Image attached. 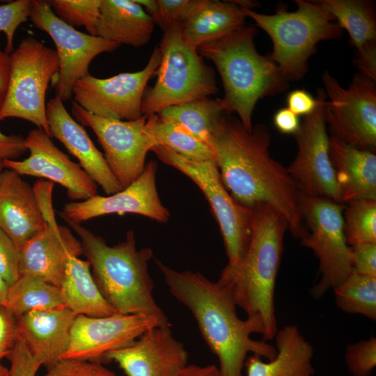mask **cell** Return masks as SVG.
Returning <instances> with one entry per match:
<instances>
[{
	"label": "cell",
	"instance_id": "15",
	"mask_svg": "<svg viewBox=\"0 0 376 376\" xmlns=\"http://www.w3.org/2000/svg\"><path fill=\"white\" fill-rule=\"evenodd\" d=\"M161 61L156 46L141 70L120 73L109 78H96L89 73L74 86L75 102L86 111L104 118L133 120L141 117L146 86Z\"/></svg>",
	"mask_w": 376,
	"mask_h": 376
},
{
	"label": "cell",
	"instance_id": "48",
	"mask_svg": "<svg viewBox=\"0 0 376 376\" xmlns=\"http://www.w3.org/2000/svg\"><path fill=\"white\" fill-rule=\"evenodd\" d=\"M10 72V55L0 49V109L5 100Z\"/></svg>",
	"mask_w": 376,
	"mask_h": 376
},
{
	"label": "cell",
	"instance_id": "10",
	"mask_svg": "<svg viewBox=\"0 0 376 376\" xmlns=\"http://www.w3.org/2000/svg\"><path fill=\"white\" fill-rule=\"evenodd\" d=\"M345 206L331 200L301 195L300 210L306 223L301 244L319 260L318 281L310 289L315 299L343 283L352 272L351 248L343 223Z\"/></svg>",
	"mask_w": 376,
	"mask_h": 376
},
{
	"label": "cell",
	"instance_id": "43",
	"mask_svg": "<svg viewBox=\"0 0 376 376\" xmlns=\"http://www.w3.org/2000/svg\"><path fill=\"white\" fill-rule=\"evenodd\" d=\"M54 185L52 182L42 179L37 180L33 186L40 212L47 226L58 224L52 203Z\"/></svg>",
	"mask_w": 376,
	"mask_h": 376
},
{
	"label": "cell",
	"instance_id": "46",
	"mask_svg": "<svg viewBox=\"0 0 376 376\" xmlns=\"http://www.w3.org/2000/svg\"><path fill=\"white\" fill-rule=\"evenodd\" d=\"M22 135H6L0 131V161L17 159L27 151Z\"/></svg>",
	"mask_w": 376,
	"mask_h": 376
},
{
	"label": "cell",
	"instance_id": "19",
	"mask_svg": "<svg viewBox=\"0 0 376 376\" xmlns=\"http://www.w3.org/2000/svg\"><path fill=\"white\" fill-rule=\"evenodd\" d=\"M188 358L171 325H162L149 329L130 345L107 353L102 361L115 362L127 376H178Z\"/></svg>",
	"mask_w": 376,
	"mask_h": 376
},
{
	"label": "cell",
	"instance_id": "23",
	"mask_svg": "<svg viewBox=\"0 0 376 376\" xmlns=\"http://www.w3.org/2000/svg\"><path fill=\"white\" fill-rule=\"evenodd\" d=\"M46 226L33 187L5 169L0 180V228L19 249Z\"/></svg>",
	"mask_w": 376,
	"mask_h": 376
},
{
	"label": "cell",
	"instance_id": "35",
	"mask_svg": "<svg viewBox=\"0 0 376 376\" xmlns=\"http://www.w3.org/2000/svg\"><path fill=\"white\" fill-rule=\"evenodd\" d=\"M55 15L72 27L84 26L88 34L97 36L101 0L47 1Z\"/></svg>",
	"mask_w": 376,
	"mask_h": 376
},
{
	"label": "cell",
	"instance_id": "34",
	"mask_svg": "<svg viewBox=\"0 0 376 376\" xmlns=\"http://www.w3.org/2000/svg\"><path fill=\"white\" fill-rule=\"evenodd\" d=\"M347 203L343 214L347 244L376 243V199L359 198Z\"/></svg>",
	"mask_w": 376,
	"mask_h": 376
},
{
	"label": "cell",
	"instance_id": "17",
	"mask_svg": "<svg viewBox=\"0 0 376 376\" xmlns=\"http://www.w3.org/2000/svg\"><path fill=\"white\" fill-rule=\"evenodd\" d=\"M24 144L29 156L23 160H4L6 169L20 175L41 178L65 187L72 201H83L97 194V185L53 143L40 129L31 130Z\"/></svg>",
	"mask_w": 376,
	"mask_h": 376
},
{
	"label": "cell",
	"instance_id": "2",
	"mask_svg": "<svg viewBox=\"0 0 376 376\" xmlns=\"http://www.w3.org/2000/svg\"><path fill=\"white\" fill-rule=\"evenodd\" d=\"M155 263L172 295L194 315L201 335L218 359L221 376H242L249 354L267 360L276 356L274 346L251 337L253 333L261 335L260 325L238 317L236 305L217 282L198 272H180L160 260Z\"/></svg>",
	"mask_w": 376,
	"mask_h": 376
},
{
	"label": "cell",
	"instance_id": "7",
	"mask_svg": "<svg viewBox=\"0 0 376 376\" xmlns=\"http://www.w3.org/2000/svg\"><path fill=\"white\" fill-rule=\"evenodd\" d=\"M161 61L154 86L146 89L142 115L156 114L170 106L181 104L218 92L215 74L197 50L185 43L179 24L165 30L158 46Z\"/></svg>",
	"mask_w": 376,
	"mask_h": 376
},
{
	"label": "cell",
	"instance_id": "25",
	"mask_svg": "<svg viewBox=\"0 0 376 376\" xmlns=\"http://www.w3.org/2000/svg\"><path fill=\"white\" fill-rule=\"evenodd\" d=\"M274 338L276 356L264 361L258 354H249L244 366L246 376H313V347L297 326L278 329Z\"/></svg>",
	"mask_w": 376,
	"mask_h": 376
},
{
	"label": "cell",
	"instance_id": "52",
	"mask_svg": "<svg viewBox=\"0 0 376 376\" xmlns=\"http://www.w3.org/2000/svg\"><path fill=\"white\" fill-rule=\"evenodd\" d=\"M0 376H10L9 369L0 362Z\"/></svg>",
	"mask_w": 376,
	"mask_h": 376
},
{
	"label": "cell",
	"instance_id": "16",
	"mask_svg": "<svg viewBox=\"0 0 376 376\" xmlns=\"http://www.w3.org/2000/svg\"><path fill=\"white\" fill-rule=\"evenodd\" d=\"M162 325L170 324L141 314L77 315L70 330L68 348L62 359L102 362L107 353L130 345L149 329Z\"/></svg>",
	"mask_w": 376,
	"mask_h": 376
},
{
	"label": "cell",
	"instance_id": "42",
	"mask_svg": "<svg viewBox=\"0 0 376 376\" xmlns=\"http://www.w3.org/2000/svg\"><path fill=\"white\" fill-rule=\"evenodd\" d=\"M352 270L362 275L376 277V243L350 246Z\"/></svg>",
	"mask_w": 376,
	"mask_h": 376
},
{
	"label": "cell",
	"instance_id": "38",
	"mask_svg": "<svg viewBox=\"0 0 376 376\" xmlns=\"http://www.w3.org/2000/svg\"><path fill=\"white\" fill-rule=\"evenodd\" d=\"M45 376H116L101 362L80 359H61L47 368Z\"/></svg>",
	"mask_w": 376,
	"mask_h": 376
},
{
	"label": "cell",
	"instance_id": "45",
	"mask_svg": "<svg viewBox=\"0 0 376 376\" xmlns=\"http://www.w3.org/2000/svg\"><path fill=\"white\" fill-rule=\"evenodd\" d=\"M317 99L308 91L296 89L287 96L288 108L297 116H306L311 113L317 106Z\"/></svg>",
	"mask_w": 376,
	"mask_h": 376
},
{
	"label": "cell",
	"instance_id": "27",
	"mask_svg": "<svg viewBox=\"0 0 376 376\" xmlns=\"http://www.w3.org/2000/svg\"><path fill=\"white\" fill-rule=\"evenodd\" d=\"M246 18L235 1L200 0L179 28L185 43L197 50L244 25Z\"/></svg>",
	"mask_w": 376,
	"mask_h": 376
},
{
	"label": "cell",
	"instance_id": "36",
	"mask_svg": "<svg viewBox=\"0 0 376 376\" xmlns=\"http://www.w3.org/2000/svg\"><path fill=\"white\" fill-rule=\"evenodd\" d=\"M345 362L352 376H370L376 366V338L371 336L347 345Z\"/></svg>",
	"mask_w": 376,
	"mask_h": 376
},
{
	"label": "cell",
	"instance_id": "28",
	"mask_svg": "<svg viewBox=\"0 0 376 376\" xmlns=\"http://www.w3.org/2000/svg\"><path fill=\"white\" fill-rule=\"evenodd\" d=\"M155 23L135 0H101L97 36L140 47L150 40Z\"/></svg>",
	"mask_w": 376,
	"mask_h": 376
},
{
	"label": "cell",
	"instance_id": "51",
	"mask_svg": "<svg viewBox=\"0 0 376 376\" xmlns=\"http://www.w3.org/2000/svg\"><path fill=\"white\" fill-rule=\"evenodd\" d=\"M8 285L0 274V308L5 307Z\"/></svg>",
	"mask_w": 376,
	"mask_h": 376
},
{
	"label": "cell",
	"instance_id": "37",
	"mask_svg": "<svg viewBox=\"0 0 376 376\" xmlns=\"http://www.w3.org/2000/svg\"><path fill=\"white\" fill-rule=\"evenodd\" d=\"M33 0H16L0 6V32L6 38L5 52H13V40L17 29L30 15Z\"/></svg>",
	"mask_w": 376,
	"mask_h": 376
},
{
	"label": "cell",
	"instance_id": "49",
	"mask_svg": "<svg viewBox=\"0 0 376 376\" xmlns=\"http://www.w3.org/2000/svg\"><path fill=\"white\" fill-rule=\"evenodd\" d=\"M178 376H221L218 367L214 365L197 366L188 364Z\"/></svg>",
	"mask_w": 376,
	"mask_h": 376
},
{
	"label": "cell",
	"instance_id": "13",
	"mask_svg": "<svg viewBox=\"0 0 376 376\" xmlns=\"http://www.w3.org/2000/svg\"><path fill=\"white\" fill-rule=\"evenodd\" d=\"M72 113L80 125L93 130L122 188L134 182L144 170L147 153L157 146L146 126L148 116L133 120L108 119L86 111L75 102Z\"/></svg>",
	"mask_w": 376,
	"mask_h": 376
},
{
	"label": "cell",
	"instance_id": "9",
	"mask_svg": "<svg viewBox=\"0 0 376 376\" xmlns=\"http://www.w3.org/2000/svg\"><path fill=\"white\" fill-rule=\"evenodd\" d=\"M10 72L0 120L17 118L29 121L52 138L46 116L45 94L58 70L55 50L33 36L22 39L10 54Z\"/></svg>",
	"mask_w": 376,
	"mask_h": 376
},
{
	"label": "cell",
	"instance_id": "14",
	"mask_svg": "<svg viewBox=\"0 0 376 376\" xmlns=\"http://www.w3.org/2000/svg\"><path fill=\"white\" fill-rule=\"evenodd\" d=\"M29 17L35 27L46 32L55 44L59 66L54 88L56 96L63 102L72 97L75 84L88 74L89 65L96 56L120 47L67 24L55 15L47 1L33 0Z\"/></svg>",
	"mask_w": 376,
	"mask_h": 376
},
{
	"label": "cell",
	"instance_id": "41",
	"mask_svg": "<svg viewBox=\"0 0 376 376\" xmlns=\"http://www.w3.org/2000/svg\"><path fill=\"white\" fill-rule=\"evenodd\" d=\"M10 376H36L41 363L28 350L23 340L18 336L9 357Z\"/></svg>",
	"mask_w": 376,
	"mask_h": 376
},
{
	"label": "cell",
	"instance_id": "11",
	"mask_svg": "<svg viewBox=\"0 0 376 376\" xmlns=\"http://www.w3.org/2000/svg\"><path fill=\"white\" fill-rule=\"evenodd\" d=\"M322 77L329 99L325 102L324 116L331 136L356 148L375 152V81L359 72L345 88L327 70Z\"/></svg>",
	"mask_w": 376,
	"mask_h": 376
},
{
	"label": "cell",
	"instance_id": "39",
	"mask_svg": "<svg viewBox=\"0 0 376 376\" xmlns=\"http://www.w3.org/2000/svg\"><path fill=\"white\" fill-rule=\"evenodd\" d=\"M200 0H156L157 7L151 16L155 24L163 31L180 24L198 5Z\"/></svg>",
	"mask_w": 376,
	"mask_h": 376
},
{
	"label": "cell",
	"instance_id": "6",
	"mask_svg": "<svg viewBox=\"0 0 376 376\" xmlns=\"http://www.w3.org/2000/svg\"><path fill=\"white\" fill-rule=\"evenodd\" d=\"M295 2V11L279 8L272 15L243 8L246 17L270 37L273 50L269 55L288 82L305 75L308 58L319 42L338 38L343 30L317 1Z\"/></svg>",
	"mask_w": 376,
	"mask_h": 376
},
{
	"label": "cell",
	"instance_id": "4",
	"mask_svg": "<svg viewBox=\"0 0 376 376\" xmlns=\"http://www.w3.org/2000/svg\"><path fill=\"white\" fill-rule=\"evenodd\" d=\"M62 218L79 237L97 288L117 313L153 316L170 324L152 295L148 263L153 251L148 247L136 249L133 230L127 232L124 241L109 246L81 224Z\"/></svg>",
	"mask_w": 376,
	"mask_h": 376
},
{
	"label": "cell",
	"instance_id": "22",
	"mask_svg": "<svg viewBox=\"0 0 376 376\" xmlns=\"http://www.w3.org/2000/svg\"><path fill=\"white\" fill-rule=\"evenodd\" d=\"M76 316L64 306L32 310L17 319L18 336L31 355L47 368L66 352Z\"/></svg>",
	"mask_w": 376,
	"mask_h": 376
},
{
	"label": "cell",
	"instance_id": "33",
	"mask_svg": "<svg viewBox=\"0 0 376 376\" xmlns=\"http://www.w3.org/2000/svg\"><path fill=\"white\" fill-rule=\"evenodd\" d=\"M333 290L336 304L342 311L376 320V277L352 270Z\"/></svg>",
	"mask_w": 376,
	"mask_h": 376
},
{
	"label": "cell",
	"instance_id": "21",
	"mask_svg": "<svg viewBox=\"0 0 376 376\" xmlns=\"http://www.w3.org/2000/svg\"><path fill=\"white\" fill-rule=\"evenodd\" d=\"M46 116L52 137L62 143L77 159L82 169L106 194L123 189L104 154L96 148L83 126L70 115L58 97L55 96L46 104Z\"/></svg>",
	"mask_w": 376,
	"mask_h": 376
},
{
	"label": "cell",
	"instance_id": "53",
	"mask_svg": "<svg viewBox=\"0 0 376 376\" xmlns=\"http://www.w3.org/2000/svg\"><path fill=\"white\" fill-rule=\"evenodd\" d=\"M12 351L0 349V361L5 357L9 358Z\"/></svg>",
	"mask_w": 376,
	"mask_h": 376
},
{
	"label": "cell",
	"instance_id": "18",
	"mask_svg": "<svg viewBox=\"0 0 376 376\" xmlns=\"http://www.w3.org/2000/svg\"><path fill=\"white\" fill-rule=\"evenodd\" d=\"M157 171V162L150 161L146 164L141 175L126 188L107 196L97 194L83 201H70L63 205L59 214L79 224L114 213L136 214L166 223L171 214L158 195Z\"/></svg>",
	"mask_w": 376,
	"mask_h": 376
},
{
	"label": "cell",
	"instance_id": "3",
	"mask_svg": "<svg viewBox=\"0 0 376 376\" xmlns=\"http://www.w3.org/2000/svg\"><path fill=\"white\" fill-rule=\"evenodd\" d=\"M252 210L247 251L236 267H224L217 282L236 306L246 312L247 318L260 325L266 341L274 338L278 330L274 290L288 226L283 215L269 205L258 204Z\"/></svg>",
	"mask_w": 376,
	"mask_h": 376
},
{
	"label": "cell",
	"instance_id": "20",
	"mask_svg": "<svg viewBox=\"0 0 376 376\" xmlns=\"http://www.w3.org/2000/svg\"><path fill=\"white\" fill-rule=\"evenodd\" d=\"M81 255V242L68 227L47 226L19 249V275L60 287L68 259Z\"/></svg>",
	"mask_w": 376,
	"mask_h": 376
},
{
	"label": "cell",
	"instance_id": "32",
	"mask_svg": "<svg viewBox=\"0 0 376 376\" xmlns=\"http://www.w3.org/2000/svg\"><path fill=\"white\" fill-rule=\"evenodd\" d=\"M146 126L157 146H164L189 159L214 160L210 147L180 125L156 113L148 116Z\"/></svg>",
	"mask_w": 376,
	"mask_h": 376
},
{
	"label": "cell",
	"instance_id": "44",
	"mask_svg": "<svg viewBox=\"0 0 376 376\" xmlns=\"http://www.w3.org/2000/svg\"><path fill=\"white\" fill-rule=\"evenodd\" d=\"M17 338V318L6 307L0 308V349L12 351Z\"/></svg>",
	"mask_w": 376,
	"mask_h": 376
},
{
	"label": "cell",
	"instance_id": "31",
	"mask_svg": "<svg viewBox=\"0 0 376 376\" xmlns=\"http://www.w3.org/2000/svg\"><path fill=\"white\" fill-rule=\"evenodd\" d=\"M62 306L59 287L36 277L21 275L8 285L5 307L17 319L32 310Z\"/></svg>",
	"mask_w": 376,
	"mask_h": 376
},
{
	"label": "cell",
	"instance_id": "30",
	"mask_svg": "<svg viewBox=\"0 0 376 376\" xmlns=\"http://www.w3.org/2000/svg\"><path fill=\"white\" fill-rule=\"evenodd\" d=\"M224 112L221 99L204 97L181 104L170 106L157 114L180 125L209 146L212 131L219 117Z\"/></svg>",
	"mask_w": 376,
	"mask_h": 376
},
{
	"label": "cell",
	"instance_id": "54",
	"mask_svg": "<svg viewBox=\"0 0 376 376\" xmlns=\"http://www.w3.org/2000/svg\"><path fill=\"white\" fill-rule=\"evenodd\" d=\"M5 166H4V164H3V161H0V180H1V174L3 171V170L5 169Z\"/></svg>",
	"mask_w": 376,
	"mask_h": 376
},
{
	"label": "cell",
	"instance_id": "50",
	"mask_svg": "<svg viewBox=\"0 0 376 376\" xmlns=\"http://www.w3.org/2000/svg\"><path fill=\"white\" fill-rule=\"evenodd\" d=\"M135 1L139 3L150 17L155 13L157 7L156 0H135Z\"/></svg>",
	"mask_w": 376,
	"mask_h": 376
},
{
	"label": "cell",
	"instance_id": "1",
	"mask_svg": "<svg viewBox=\"0 0 376 376\" xmlns=\"http://www.w3.org/2000/svg\"><path fill=\"white\" fill-rule=\"evenodd\" d=\"M271 134L263 124L248 130L231 114L222 113L212 131L209 146L221 180L231 196L252 209L269 205L281 213L292 235L301 239L306 232L301 194L287 168L269 152Z\"/></svg>",
	"mask_w": 376,
	"mask_h": 376
},
{
	"label": "cell",
	"instance_id": "12",
	"mask_svg": "<svg viewBox=\"0 0 376 376\" xmlns=\"http://www.w3.org/2000/svg\"><path fill=\"white\" fill-rule=\"evenodd\" d=\"M317 106L304 116L293 135L297 152L287 171L301 195L341 203V194L329 153L330 137L324 116L327 95L318 89Z\"/></svg>",
	"mask_w": 376,
	"mask_h": 376
},
{
	"label": "cell",
	"instance_id": "26",
	"mask_svg": "<svg viewBox=\"0 0 376 376\" xmlns=\"http://www.w3.org/2000/svg\"><path fill=\"white\" fill-rule=\"evenodd\" d=\"M329 153L341 194V203L376 199V155L330 137Z\"/></svg>",
	"mask_w": 376,
	"mask_h": 376
},
{
	"label": "cell",
	"instance_id": "47",
	"mask_svg": "<svg viewBox=\"0 0 376 376\" xmlns=\"http://www.w3.org/2000/svg\"><path fill=\"white\" fill-rule=\"evenodd\" d=\"M273 122L277 130L283 134L294 135L301 125L299 116L288 107L279 109L274 116Z\"/></svg>",
	"mask_w": 376,
	"mask_h": 376
},
{
	"label": "cell",
	"instance_id": "5",
	"mask_svg": "<svg viewBox=\"0 0 376 376\" xmlns=\"http://www.w3.org/2000/svg\"><path fill=\"white\" fill-rule=\"evenodd\" d=\"M256 33L254 26L244 24L197 49L214 64L221 78L224 112L236 113L248 130H252V115L258 100L283 93L289 86L269 55L257 51Z\"/></svg>",
	"mask_w": 376,
	"mask_h": 376
},
{
	"label": "cell",
	"instance_id": "24",
	"mask_svg": "<svg viewBox=\"0 0 376 376\" xmlns=\"http://www.w3.org/2000/svg\"><path fill=\"white\" fill-rule=\"evenodd\" d=\"M320 6L349 33L357 49L354 65L376 81V15L374 3L364 0H320Z\"/></svg>",
	"mask_w": 376,
	"mask_h": 376
},
{
	"label": "cell",
	"instance_id": "8",
	"mask_svg": "<svg viewBox=\"0 0 376 376\" xmlns=\"http://www.w3.org/2000/svg\"><path fill=\"white\" fill-rule=\"evenodd\" d=\"M151 151L162 162L191 179L202 191L222 235L228 258L225 268L236 267L246 253L250 243L253 210L240 205L231 196L223 184L214 160L189 159L159 145Z\"/></svg>",
	"mask_w": 376,
	"mask_h": 376
},
{
	"label": "cell",
	"instance_id": "40",
	"mask_svg": "<svg viewBox=\"0 0 376 376\" xmlns=\"http://www.w3.org/2000/svg\"><path fill=\"white\" fill-rule=\"evenodd\" d=\"M0 274L8 285L19 277V249L0 228Z\"/></svg>",
	"mask_w": 376,
	"mask_h": 376
},
{
	"label": "cell",
	"instance_id": "29",
	"mask_svg": "<svg viewBox=\"0 0 376 376\" xmlns=\"http://www.w3.org/2000/svg\"><path fill=\"white\" fill-rule=\"evenodd\" d=\"M59 288L63 306L77 315L105 317L118 313L100 292L87 260L70 257Z\"/></svg>",
	"mask_w": 376,
	"mask_h": 376
}]
</instances>
